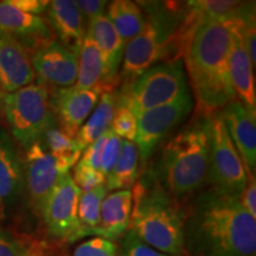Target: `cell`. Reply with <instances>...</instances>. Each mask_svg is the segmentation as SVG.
I'll list each match as a JSON object with an SVG mask.
<instances>
[{
    "label": "cell",
    "instance_id": "cell-23",
    "mask_svg": "<svg viewBox=\"0 0 256 256\" xmlns=\"http://www.w3.org/2000/svg\"><path fill=\"white\" fill-rule=\"evenodd\" d=\"M106 17L126 46L142 31L146 23L145 11L139 4L130 0L112 2L108 5Z\"/></svg>",
    "mask_w": 256,
    "mask_h": 256
},
{
    "label": "cell",
    "instance_id": "cell-33",
    "mask_svg": "<svg viewBox=\"0 0 256 256\" xmlns=\"http://www.w3.org/2000/svg\"><path fill=\"white\" fill-rule=\"evenodd\" d=\"M121 256H174V255L164 254V252L150 247L148 244L144 243L142 240L138 238L133 232L127 230V232L124 234V236Z\"/></svg>",
    "mask_w": 256,
    "mask_h": 256
},
{
    "label": "cell",
    "instance_id": "cell-8",
    "mask_svg": "<svg viewBox=\"0 0 256 256\" xmlns=\"http://www.w3.org/2000/svg\"><path fill=\"white\" fill-rule=\"evenodd\" d=\"M208 182L212 188L240 197L247 186L248 174L241 156L218 114L210 116V156Z\"/></svg>",
    "mask_w": 256,
    "mask_h": 256
},
{
    "label": "cell",
    "instance_id": "cell-20",
    "mask_svg": "<svg viewBox=\"0 0 256 256\" xmlns=\"http://www.w3.org/2000/svg\"><path fill=\"white\" fill-rule=\"evenodd\" d=\"M51 32H55L58 42L69 51L78 56L87 28L84 17L72 0H54L46 10Z\"/></svg>",
    "mask_w": 256,
    "mask_h": 256
},
{
    "label": "cell",
    "instance_id": "cell-11",
    "mask_svg": "<svg viewBox=\"0 0 256 256\" xmlns=\"http://www.w3.org/2000/svg\"><path fill=\"white\" fill-rule=\"evenodd\" d=\"M37 83L46 88H66L75 86L78 80V56L51 40L42 44L31 55Z\"/></svg>",
    "mask_w": 256,
    "mask_h": 256
},
{
    "label": "cell",
    "instance_id": "cell-1",
    "mask_svg": "<svg viewBox=\"0 0 256 256\" xmlns=\"http://www.w3.org/2000/svg\"><path fill=\"white\" fill-rule=\"evenodd\" d=\"M184 246L188 256H255L256 218L238 197L211 188L186 209Z\"/></svg>",
    "mask_w": 256,
    "mask_h": 256
},
{
    "label": "cell",
    "instance_id": "cell-38",
    "mask_svg": "<svg viewBox=\"0 0 256 256\" xmlns=\"http://www.w3.org/2000/svg\"><path fill=\"white\" fill-rule=\"evenodd\" d=\"M2 90H0V104H2Z\"/></svg>",
    "mask_w": 256,
    "mask_h": 256
},
{
    "label": "cell",
    "instance_id": "cell-27",
    "mask_svg": "<svg viewBox=\"0 0 256 256\" xmlns=\"http://www.w3.org/2000/svg\"><path fill=\"white\" fill-rule=\"evenodd\" d=\"M107 196L106 185L90 191H81L78 202V216L86 236L96 235L101 220V206Z\"/></svg>",
    "mask_w": 256,
    "mask_h": 256
},
{
    "label": "cell",
    "instance_id": "cell-30",
    "mask_svg": "<svg viewBox=\"0 0 256 256\" xmlns=\"http://www.w3.org/2000/svg\"><path fill=\"white\" fill-rule=\"evenodd\" d=\"M72 256H119V248L110 240L96 236L78 246Z\"/></svg>",
    "mask_w": 256,
    "mask_h": 256
},
{
    "label": "cell",
    "instance_id": "cell-31",
    "mask_svg": "<svg viewBox=\"0 0 256 256\" xmlns=\"http://www.w3.org/2000/svg\"><path fill=\"white\" fill-rule=\"evenodd\" d=\"M72 180L81 191H90L100 185H104L106 177L98 170L78 162L74 166Z\"/></svg>",
    "mask_w": 256,
    "mask_h": 256
},
{
    "label": "cell",
    "instance_id": "cell-26",
    "mask_svg": "<svg viewBox=\"0 0 256 256\" xmlns=\"http://www.w3.org/2000/svg\"><path fill=\"white\" fill-rule=\"evenodd\" d=\"M102 75H104V62H102L100 50L86 32L81 50L78 52V80L75 86L80 89L100 88Z\"/></svg>",
    "mask_w": 256,
    "mask_h": 256
},
{
    "label": "cell",
    "instance_id": "cell-13",
    "mask_svg": "<svg viewBox=\"0 0 256 256\" xmlns=\"http://www.w3.org/2000/svg\"><path fill=\"white\" fill-rule=\"evenodd\" d=\"M250 14L244 18H236L229 20L232 28V46L229 51V76L232 87L235 92L236 100L252 116L256 114V92L254 78V66H252L248 51L246 49L241 34L242 22L254 16Z\"/></svg>",
    "mask_w": 256,
    "mask_h": 256
},
{
    "label": "cell",
    "instance_id": "cell-36",
    "mask_svg": "<svg viewBox=\"0 0 256 256\" xmlns=\"http://www.w3.org/2000/svg\"><path fill=\"white\" fill-rule=\"evenodd\" d=\"M242 206L247 211L249 215L256 218V182L255 174L248 176L247 186L238 197Z\"/></svg>",
    "mask_w": 256,
    "mask_h": 256
},
{
    "label": "cell",
    "instance_id": "cell-35",
    "mask_svg": "<svg viewBox=\"0 0 256 256\" xmlns=\"http://www.w3.org/2000/svg\"><path fill=\"white\" fill-rule=\"evenodd\" d=\"M74 2L83 17L87 18L88 20L104 16V10L108 4L104 0H76Z\"/></svg>",
    "mask_w": 256,
    "mask_h": 256
},
{
    "label": "cell",
    "instance_id": "cell-25",
    "mask_svg": "<svg viewBox=\"0 0 256 256\" xmlns=\"http://www.w3.org/2000/svg\"><path fill=\"white\" fill-rule=\"evenodd\" d=\"M139 150L132 142L122 140L121 152L114 168L106 177L107 191L130 190L139 177Z\"/></svg>",
    "mask_w": 256,
    "mask_h": 256
},
{
    "label": "cell",
    "instance_id": "cell-28",
    "mask_svg": "<svg viewBox=\"0 0 256 256\" xmlns=\"http://www.w3.org/2000/svg\"><path fill=\"white\" fill-rule=\"evenodd\" d=\"M0 256H44L37 243L25 241L0 229Z\"/></svg>",
    "mask_w": 256,
    "mask_h": 256
},
{
    "label": "cell",
    "instance_id": "cell-37",
    "mask_svg": "<svg viewBox=\"0 0 256 256\" xmlns=\"http://www.w3.org/2000/svg\"><path fill=\"white\" fill-rule=\"evenodd\" d=\"M8 2L24 14L40 16L46 11L50 2H46V0H8Z\"/></svg>",
    "mask_w": 256,
    "mask_h": 256
},
{
    "label": "cell",
    "instance_id": "cell-12",
    "mask_svg": "<svg viewBox=\"0 0 256 256\" xmlns=\"http://www.w3.org/2000/svg\"><path fill=\"white\" fill-rule=\"evenodd\" d=\"M101 94L100 88L80 89L76 86L55 88L50 95V106L57 124L66 134L75 138L94 110Z\"/></svg>",
    "mask_w": 256,
    "mask_h": 256
},
{
    "label": "cell",
    "instance_id": "cell-17",
    "mask_svg": "<svg viewBox=\"0 0 256 256\" xmlns=\"http://www.w3.org/2000/svg\"><path fill=\"white\" fill-rule=\"evenodd\" d=\"M24 177L25 188L37 211L57 179L60 178L56 160L40 142L25 151Z\"/></svg>",
    "mask_w": 256,
    "mask_h": 256
},
{
    "label": "cell",
    "instance_id": "cell-21",
    "mask_svg": "<svg viewBox=\"0 0 256 256\" xmlns=\"http://www.w3.org/2000/svg\"><path fill=\"white\" fill-rule=\"evenodd\" d=\"M133 206L132 190L114 191L104 197L101 206V220L96 235L115 242L130 228Z\"/></svg>",
    "mask_w": 256,
    "mask_h": 256
},
{
    "label": "cell",
    "instance_id": "cell-16",
    "mask_svg": "<svg viewBox=\"0 0 256 256\" xmlns=\"http://www.w3.org/2000/svg\"><path fill=\"white\" fill-rule=\"evenodd\" d=\"M0 36L18 40L31 54L42 44L54 40L46 19L24 14L8 2H0Z\"/></svg>",
    "mask_w": 256,
    "mask_h": 256
},
{
    "label": "cell",
    "instance_id": "cell-14",
    "mask_svg": "<svg viewBox=\"0 0 256 256\" xmlns=\"http://www.w3.org/2000/svg\"><path fill=\"white\" fill-rule=\"evenodd\" d=\"M87 34L94 40L100 50L104 62L100 88L104 92H115L119 87V70L124 60L126 44L121 40L113 25L106 16L92 19L88 22Z\"/></svg>",
    "mask_w": 256,
    "mask_h": 256
},
{
    "label": "cell",
    "instance_id": "cell-24",
    "mask_svg": "<svg viewBox=\"0 0 256 256\" xmlns=\"http://www.w3.org/2000/svg\"><path fill=\"white\" fill-rule=\"evenodd\" d=\"M40 142L55 158L60 174H68L69 170L81 159L83 151L80 148L75 138L64 132L57 122L46 130Z\"/></svg>",
    "mask_w": 256,
    "mask_h": 256
},
{
    "label": "cell",
    "instance_id": "cell-18",
    "mask_svg": "<svg viewBox=\"0 0 256 256\" xmlns=\"http://www.w3.org/2000/svg\"><path fill=\"white\" fill-rule=\"evenodd\" d=\"M217 114L222 119L230 139L241 156L247 174H252L256 166L255 116L238 100L230 102Z\"/></svg>",
    "mask_w": 256,
    "mask_h": 256
},
{
    "label": "cell",
    "instance_id": "cell-2",
    "mask_svg": "<svg viewBox=\"0 0 256 256\" xmlns=\"http://www.w3.org/2000/svg\"><path fill=\"white\" fill-rule=\"evenodd\" d=\"M229 20L206 19L188 32L183 64L194 96L196 115L211 116L236 100L229 76Z\"/></svg>",
    "mask_w": 256,
    "mask_h": 256
},
{
    "label": "cell",
    "instance_id": "cell-19",
    "mask_svg": "<svg viewBox=\"0 0 256 256\" xmlns=\"http://www.w3.org/2000/svg\"><path fill=\"white\" fill-rule=\"evenodd\" d=\"M31 51L8 36H0V90L14 92L34 83Z\"/></svg>",
    "mask_w": 256,
    "mask_h": 256
},
{
    "label": "cell",
    "instance_id": "cell-22",
    "mask_svg": "<svg viewBox=\"0 0 256 256\" xmlns=\"http://www.w3.org/2000/svg\"><path fill=\"white\" fill-rule=\"evenodd\" d=\"M115 108H116V90L102 92L95 110L75 136L76 142L82 151L110 130Z\"/></svg>",
    "mask_w": 256,
    "mask_h": 256
},
{
    "label": "cell",
    "instance_id": "cell-6",
    "mask_svg": "<svg viewBox=\"0 0 256 256\" xmlns=\"http://www.w3.org/2000/svg\"><path fill=\"white\" fill-rule=\"evenodd\" d=\"M188 92L186 74L182 60L162 62L121 87L116 106L127 108L134 116L146 110L168 104Z\"/></svg>",
    "mask_w": 256,
    "mask_h": 256
},
{
    "label": "cell",
    "instance_id": "cell-3",
    "mask_svg": "<svg viewBox=\"0 0 256 256\" xmlns=\"http://www.w3.org/2000/svg\"><path fill=\"white\" fill-rule=\"evenodd\" d=\"M210 116L196 115L162 148L148 174L176 200L200 190L208 183Z\"/></svg>",
    "mask_w": 256,
    "mask_h": 256
},
{
    "label": "cell",
    "instance_id": "cell-29",
    "mask_svg": "<svg viewBox=\"0 0 256 256\" xmlns=\"http://www.w3.org/2000/svg\"><path fill=\"white\" fill-rule=\"evenodd\" d=\"M110 130L121 140L136 142V119L127 108L116 106L115 114L112 121Z\"/></svg>",
    "mask_w": 256,
    "mask_h": 256
},
{
    "label": "cell",
    "instance_id": "cell-10",
    "mask_svg": "<svg viewBox=\"0 0 256 256\" xmlns=\"http://www.w3.org/2000/svg\"><path fill=\"white\" fill-rule=\"evenodd\" d=\"M192 110L194 100L190 92H188L171 104L136 115V136L134 144L139 150L142 164H146L156 147Z\"/></svg>",
    "mask_w": 256,
    "mask_h": 256
},
{
    "label": "cell",
    "instance_id": "cell-7",
    "mask_svg": "<svg viewBox=\"0 0 256 256\" xmlns=\"http://www.w3.org/2000/svg\"><path fill=\"white\" fill-rule=\"evenodd\" d=\"M2 104L12 139L25 151L40 142L56 122L51 110L49 88L37 82L4 94Z\"/></svg>",
    "mask_w": 256,
    "mask_h": 256
},
{
    "label": "cell",
    "instance_id": "cell-32",
    "mask_svg": "<svg viewBox=\"0 0 256 256\" xmlns=\"http://www.w3.org/2000/svg\"><path fill=\"white\" fill-rule=\"evenodd\" d=\"M121 145H122V140L119 136L110 130L106 133V142L104 146V151H102L101 156V174L107 177L110 172L113 170L115 162L119 158L121 152Z\"/></svg>",
    "mask_w": 256,
    "mask_h": 256
},
{
    "label": "cell",
    "instance_id": "cell-5",
    "mask_svg": "<svg viewBox=\"0 0 256 256\" xmlns=\"http://www.w3.org/2000/svg\"><path fill=\"white\" fill-rule=\"evenodd\" d=\"M130 228L144 243L168 255L185 256L184 224L186 208L182 206L148 174L134 185Z\"/></svg>",
    "mask_w": 256,
    "mask_h": 256
},
{
    "label": "cell",
    "instance_id": "cell-9",
    "mask_svg": "<svg viewBox=\"0 0 256 256\" xmlns=\"http://www.w3.org/2000/svg\"><path fill=\"white\" fill-rule=\"evenodd\" d=\"M80 192L68 172L60 176L42 202L38 212L51 236L66 242H75L86 236L78 216Z\"/></svg>",
    "mask_w": 256,
    "mask_h": 256
},
{
    "label": "cell",
    "instance_id": "cell-15",
    "mask_svg": "<svg viewBox=\"0 0 256 256\" xmlns=\"http://www.w3.org/2000/svg\"><path fill=\"white\" fill-rule=\"evenodd\" d=\"M24 188L23 160L11 134L0 128V220L14 209Z\"/></svg>",
    "mask_w": 256,
    "mask_h": 256
},
{
    "label": "cell",
    "instance_id": "cell-4",
    "mask_svg": "<svg viewBox=\"0 0 256 256\" xmlns=\"http://www.w3.org/2000/svg\"><path fill=\"white\" fill-rule=\"evenodd\" d=\"M142 31L124 48L122 68L119 72L121 87L132 83L142 74L162 62L180 60L188 30L185 14L176 6L148 2Z\"/></svg>",
    "mask_w": 256,
    "mask_h": 256
},
{
    "label": "cell",
    "instance_id": "cell-34",
    "mask_svg": "<svg viewBox=\"0 0 256 256\" xmlns=\"http://www.w3.org/2000/svg\"><path fill=\"white\" fill-rule=\"evenodd\" d=\"M104 142H106V133L102 136L98 138V140H95L94 142H92L87 148L83 150L84 152H83V154L81 156L82 158L80 159V162H83L84 165L90 166L92 168L100 171L101 156H102V151H104Z\"/></svg>",
    "mask_w": 256,
    "mask_h": 256
}]
</instances>
